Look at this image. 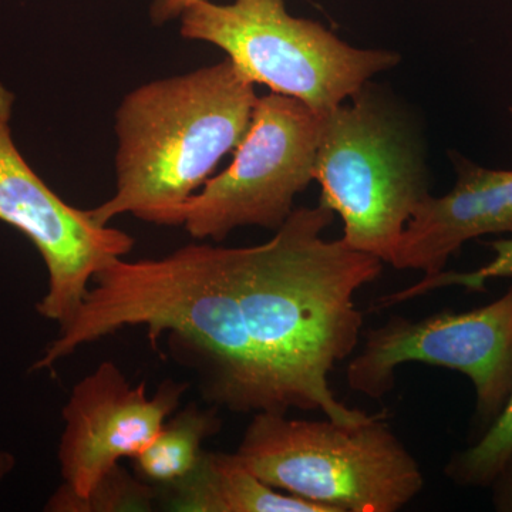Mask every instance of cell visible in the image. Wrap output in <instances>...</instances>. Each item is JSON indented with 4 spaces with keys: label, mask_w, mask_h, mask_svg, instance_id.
Listing matches in <instances>:
<instances>
[{
    "label": "cell",
    "mask_w": 512,
    "mask_h": 512,
    "mask_svg": "<svg viewBox=\"0 0 512 512\" xmlns=\"http://www.w3.org/2000/svg\"><path fill=\"white\" fill-rule=\"evenodd\" d=\"M320 114L282 94L258 97L227 170L212 175L177 215L192 238L221 242L235 228L278 231L313 181Z\"/></svg>",
    "instance_id": "obj_7"
},
{
    "label": "cell",
    "mask_w": 512,
    "mask_h": 512,
    "mask_svg": "<svg viewBox=\"0 0 512 512\" xmlns=\"http://www.w3.org/2000/svg\"><path fill=\"white\" fill-rule=\"evenodd\" d=\"M178 20L183 39L224 50L248 82L318 114L352 99L400 60L389 50L357 49L320 23L295 18L285 0H197Z\"/></svg>",
    "instance_id": "obj_5"
},
{
    "label": "cell",
    "mask_w": 512,
    "mask_h": 512,
    "mask_svg": "<svg viewBox=\"0 0 512 512\" xmlns=\"http://www.w3.org/2000/svg\"><path fill=\"white\" fill-rule=\"evenodd\" d=\"M13 463L15 461H13V457L10 454L0 451V481L12 470Z\"/></svg>",
    "instance_id": "obj_18"
},
{
    "label": "cell",
    "mask_w": 512,
    "mask_h": 512,
    "mask_svg": "<svg viewBox=\"0 0 512 512\" xmlns=\"http://www.w3.org/2000/svg\"><path fill=\"white\" fill-rule=\"evenodd\" d=\"M333 214L323 204L296 208L274 238L227 255L242 319L286 409L355 426L372 414L340 403L329 373L359 343L365 316L355 295L379 278L383 261L323 238Z\"/></svg>",
    "instance_id": "obj_1"
},
{
    "label": "cell",
    "mask_w": 512,
    "mask_h": 512,
    "mask_svg": "<svg viewBox=\"0 0 512 512\" xmlns=\"http://www.w3.org/2000/svg\"><path fill=\"white\" fill-rule=\"evenodd\" d=\"M446 367L474 384L477 412L495 420L512 393V286L503 298L476 309L440 312L423 320L393 316L366 333L359 355L350 360V389L370 399L392 392L403 363Z\"/></svg>",
    "instance_id": "obj_8"
},
{
    "label": "cell",
    "mask_w": 512,
    "mask_h": 512,
    "mask_svg": "<svg viewBox=\"0 0 512 512\" xmlns=\"http://www.w3.org/2000/svg\"><path fill=\"white\" fill-rule=\"evenodd\" d=\"M218 407L188 404L158 431L154 440L131 458L144 483L168 488L190 476L204 456V441L221 430Z\"/></svg>",
    "instance_id": "obj_13"
},
{
    "label": "cell",
    "mask_w": 512,
    "mask_h": 512,
    "mask_svg": "<svg viewBox=\"0 0 512 512\" xmlns=\"http://www.w3.org/2000/svg\"><path fill=\"white\" fill-rule=\"evenodd\" d=\"M83 305L33 370L124 328H146L190 359L211 406L235 413H288L239 309L227 247L190 244L158 259H114L93 278Z\"/></svg>",
    "instance_id": "obj_2"
},
{
    "label": "cell",
    "mask_w": 512,
    "mask_h": 512,
    "mask_svg": "<svg viewBox=\"0 0 512 512\" xmlns=\"http://www.w3.org/2000/svg\"><path fill=\"white\" fill-rule=\"evenodd\" d=\"M190 384L165 380L153 396L146 383L131 386L119 366L103 362L80 380L63 409L59 446L63 485L47 511L83 500L121 458H133L157 436Z\"/></svg>",
    "instance_id": "obj_10"
},
{
    "label": "cell",
    "mask_w": 512,
    "mask_h": 512,
    "mask_svg": "<svg viewBox=\"0 0 512 512\" xmlns=\"http://www.w3.org/2000/svg\"><path fill=\"white\" fill-rule=\"evenodd\" d=\"M13 103V93L0 84V221L19 229L42 255L49 291L37 312L63 326L83 305L94 275L130 254L134 239L99 224L89 210L72 207L47 187L15 146Z\"/></svg>",
    "instance_id": "obj_9"
},
{
    "label": "cell",
    "mask_w": 512,
    "mask_h": 512,
    "mask_svg": "<svg viewBox=\"0 0 512 512\" xmlns=\"http://www.w3.org/2000/svg\"><path fill=\"white\" fill-rule=\"evenodd\" d=\"M512 457V393L487 433L473 447L451 458L446 474L456 484L488 485L497 480Z\"/></svg>",
    "instance_id": "obj_14"
},
{
    "label": "cell",
    "mask_w": 512,
    "mask_h": 512,
    "mask_svg": "<svg viewBox=\"0 0 512 512\" xmlns=\"http://www.w3.org/2000/svg\"><path fill=\"white\" fill-rule=\"evenodd\" d=\"M197 0H153L148 10L151 23L157 28L180 19L185 9Z\"/></svg>",
    "instance_id": "obj_16"
},
{
    "label": "cell",
    "mask_w": 512,
    "mask_h": 512,
    "mask_svg": "<svg viewBox=\"0 0 512 512\" xmlns=\"http://www.w3.org/2000/svg\"><path fill=\"white\" fill-rule=\"evenodd\" d=\"M504 471L510 474H508L507 490L500 494V508L501 510L512 511V457Z\"/></svg>",
    "instance_id": "obj_17"
},
{
    "label": "cell",
    "mask_w": 512,
    "mask_h": 512,
    "mask_svg": "<svg viewBox=\"0 0 512 512\" xmlns=\"http://www.w3.org/2000/svg\"><path fill=\"white\" fill-rule=\"evenodd\" d=\"M235 454L265 484L332 512L400 511L424 487L387 412L355 426L256 413Z\"/></svg>",
    "instance_id": "obj_4"
},
{
    "label": "cell",
    "mask_w": 512,
    "mask_h": 512,
    "mask_svg": "<svg viewBox=\"0 0 512 512\" xmlns=\"http://www.w3.org/2000/svg\"><path fill=\"white\" fill-rule=\"evenodd\" d=\"M320 114L313 180L320 204L340 215L349 248L392 265L397 245L427 192L421 165L396 120L357 93Z\"/></svg>",
    "instance_id": "obj_6"
},
{
    "label": "cell",
    "mask_w": 512,
    "mask_h": 512,
    "mask_svg": "<svg viewBox=\"0 0 512 512\" xmlns=\"http://www.w3.org/2000/svg\"><path fill=\"white\" fill-rule=\"evenodd\" d=\"M160 488L136 480L117 466L83 500L70 501L60 512L150 511Z\"/></svg>",
    "instance_id": "obj_15"
},
{
    "label": "cell",
    "mask_w": 512,
    "mask_h": 512,
    "mask_svg": "<svg viewBox=\"0 0 512 512\" xmlns=\"http://www.w3.org/2000/svg\"><path fill=\"white\" fill-rule=\"evenodd\" d=\"M501 232H512V171L463 163L453 190L417 204L392 265L436 275L470 239Z\"/></svg>",
    "instance_id": "obj_11"
},
{
    "label": "cell",
    "mask_w": 512,
    "mask_h": 512,
    "mask_svg": "<svg viewBox=\"0 0 512 512\" xmlns=\"http://www.w3.org/2000/svg\"><path fill=\"white\" fill-rule=\"evenodd\" d=\"M258 96L225 59L131 90L116 110V192L89 210L109 225L123 214L177 225L185 202L247 133Z\"/></svg>",
    "instance_id": "obj_3"
},
{
    "label": "cell",
    "mask_w": 512,
    "mask_h": 512,
    "mask_svg": "<svg viewBox=\"0 0 512 512\" xmlns=\"http://www.w3.org/2000/svg\"><path fill=\"white\" fill-rule=\"evenodd\" d=\"M168 505L183 512H332L259 480L237 454L205 451L190 476L164 488Z\"/></svg>",
    "instance_id": "obj_12"
}]
</instances>
